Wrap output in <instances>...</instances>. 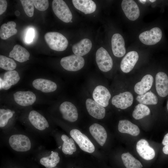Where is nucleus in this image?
<instances>
[{"instance_id":"12","label":"nucleus","mask_w":168,"mask_h":168,"mask_svg":"<svg viewBox=\"0 0 168 168\" xmlns=\"http://www.w3.org/2000/svg\"><path fill=\"white\" fill-rule=\"evenodd\" d=\"M15 101L18 105L23 106L31 105L36 100L35 95L30 91H19L13 94Z\"/></svg>"},{"instance_id":"16","label":"nucleus","mask_w":168,"mask_h":168,"mask_svg":"<svg viewBox=\"0 0 168 168\" xmlns=\"http://www.w3.org/2000/svg\"><path fill=\"white\" fill-rule=\"evenodd\" d=\"M20 79L18 72L15 70L6 72L4 74L3 78H0V89H9L12 85L17 84Z\"/></svg>"},{"instance_id":"4","label":"nucleus","mask_w":168,"mask_h":168,"mask_svg":"<svg viewBox=\"0 0 168 168\" xmlns=\"http://www.w3.org/2000/svg\"><path fill=\"white\" fill-rule=\"evenodd\" d=\"M70 134L82 150L89 153L94 151L95 147L93 144L86 136L79 130L73 129L70 131Z\"/></svg>"},{"instance_id":"40","label":"nucleus","mask_w":168,"mask_h":168,"mask_svg":"<svg viewBox=\"0 0 168 168\" xmlns=\"http://www.w3.org/2000/svg\"><path fill=\"white\" fill-rule=\"evenodd\" d=\"M15 14L16 16H18L20 15V12L19 11H16L15 12Z\"/></svg>"},{"instance_id":"36","label":"nucleus","mask_w":168,"mask_h":168,"mask_svg":"<svg viewBox=\"0 0 168 168\" xmlns=\"http://www.w3.org/2000/svg\"><path fill=\"white\" fill-rule=\"evenodd\" d=\"M33 1L35 7L39 11H44L48 7L49 1L47 0H34Z\"/></svg>"},{"instance_id":"6","label":"nucleus","mask_w":168,"mask_h":168,"mask_svg":"<svg viewBox=\"0 0 168 168\" xmlns=\"http://www.w3.org/2000/svg\"><path fill=\"white\" fill-rule=\"evenodd\" d=\"M96 61L100 70L107 72L110 70L113 65L112 59L108 52L102 47L98 49L96 53Z\"/></svg>"},{"instance_id":"25","label":"nucleus","mask_w":168,"mask_h":168,"mask_svg":"<svg viewBox=\"0 0 168 168\" xmlns=\"http://www.w3.org/2000/svg\"><path fill=\"white\" fill-rule=\"evenodd\" d=\"M118 129L120 133H128L134 136H138L140 133L138 127L126 119L119 121Z\"/></svg>"},{"instance_id":"41","label":"nucleus","mask_w":168,"mask_h":168,"mask_svg":"<svg viewBox=\"0 0 168 168\" xmlns=\"http://www.w3.org/2000/svg\"><path fill=\"white\" fill-rule=\"evenodd\" d=\"M146 0H139V1H140L142 3V4H144L146 2Z\"/></svg>"},{"instance_id":"29","label":"nucleus","mask_w":168,"mask_h":168,"mask_svg":"<svg viewBox=\"0 0 168 168\" xmlns=\"http://www.w3.org/2000/svg\"><path fill=\"white\" fill-rule=\"evenodd\" d=\"M63 141L62 151L65 154L71 155L76 151L77 148L73 139L65 134H63L61 137Z\"/></svg>"},{"instance_id":"24","label":"nucleus","mask_w":168,"mask_h":168,"mask_svg":"<svg viewBox=\"0 0 168 168\" xmlns=\"http://www.w3.org/2000/svg\"><path fill=\"white\" fill-rule=\"evenodd\" d=\"M72 2L76 9L85 14L92 13L96 9V3L91 0H72Z\"/></svg>"},{"instance_id":"43","label":"nucleus","mask_w":168,"mask_h":168,"mask_svg":"<svg viewBox=\"0 0 168 168\" xmlns=\"http://www.w3.org/2000/svg\"><path fill=\"white\" fill-rule=\"evenodd\" d=\"M167 109L168 111V100L167 103Z\"/></svg>"},{"instance_id":"18","label":"nucleus","mask_w":168,"mask_h":168,"mask_svg":"<svg viewBox=\"0 0 168 168\" xmlns=\"http://www.w3.org/2000/svg\"><path fill=\"white\" fill-rule=\"evenodd\" d=\"M112 50L114 55L117 57L124 56L126 53L125 43L122 36L119 34H114L111 39Z\"/></svg>"},{"instance_id":"9","label":"nucleus","mask_w":168,"mask_h":168,"mask_svg":"<svg viewBox=\"0 0 168 168\" xmlns=\"http://www.w3.org/2000/svg\"><path fill=\"white\" fill-rule=\"evenodd\" d=\"M121 5L124 13L129 20L134 21L138 18L140 15L139 9L134 1L123 0Z\"/></svg>"},{"instance_id":"2","label":"nucleus","mask_w":168,"mask_h":168,"mask_svg":"<svg viewBox=\"0 0 168 168\" xmlns=\"http://www.w3.org/2000/svg\"><path fill=\"white\" fill-rule=\"evenodd\" d=\"M53 10L56 16L65 23L70 22L72 13L65 2L62 0H54L52 2Z\"/></svg>"},{"instance_id":"27","label":"nucleus","mask_w":168,"mask_h":168,"mask_svg":"<svg viewBox=\"0 0 168 168\" xmlns=\"http://www.w3.org/2000/svg\"><path fill=\"white\" fill-rule=\"evenodd\" d=\"M16 24L13 21H10L7 23L3 24L0 27V37L1 39L6 40L16 34L17 32L15 28Z\"/></svg>"},{"instance_id":"30","label":"nucleus","mask_w":168,"mask_h":168,"mask_svg":"<svg viewBox=\"0 0 168 168\" xmlns=\"http://www.w3.org/2000/svg\"><path fill=\"white\" fill-rule=\"evenodd\" d=\"M60 157L56 152H53L48 156L43 157L40 160V163L46 168H52L59 162Z\"/></svg>"},{"instance_id":"23","label":"nucleus","mask_w":168,"mask_h":168,"mask_svg":"<svg viewBox=\"0 0 168 168\" xmlns=\"http://www.w3.org/2000/svg\"><path fill=\"white\" fill-rule=\"evenodd\" d=\"M92 46L91 41L85 38L74 44L72 47V50L75 55L82 56L88 53Z\"/></svg>"},{"instance_id":"39","label":"nucleus","mask_w":168,"mask_h":168,"mask_svg":"<svg viewBox=\"0 0 168 168\" xmlns=\"http://www.w3.org/2000/svg\"><path fill=\"white\" fill-rule=\"evenodd\" d=\"M7 2L5 0H0V15L2 14L6 10Z\"/></svg>"},{"instance_id":"38","label":"nucleus","mask_w":168,"mask_h":168,"mask_svg":"<svg viewBox=\"0 0 168 168\" xmlns=\"http://www.w3.org/2000/svg\"><path fill=\"white\" fill-rule=\"evenodd\" d=\"M162 143L164 146L162 149L163 152L168 155V133L165 135Z\"/></svg>"},{"instance_id":"37","label":"nucleus","mask_w":168,"mask_h":168,"mask_svg":"<svg viewBox=\"0 0 168 168\" xmlns=\"http://www.w3.org/2000/svg\"><path fill=\"white\" fill-rule=\"evenodd\" d=\"M34 36V30L32 28H30L27 32L26 37V41L28 43L31 42Z\"/></svg>"},{"instance_id":"1","label":"nucleus","mask_w":168,"mask_h":168,"mask_svg":"<svg viewBox=\"0 0 168 168\" xmlns=\"http://www.w3.org/2000/svg\"><path fill=\"white\" fill-rule=\"evenodd\" d=\"M45 40L51 49L58 51L65 50L68 45L67 38L62 34L56 32H49L44 35Z\"/></svg>"},{"instance_id":"44","label":"nucleus","mask_w":168,"mask_h":168,"mask_svg":"<svg viewBox=\"0 0 168 168\" xmlns=\"http://www.w3.org/2000/svg\"></svg>"},{"instance_id":"28","label":"nucleus","mask_w":168,"mask_h":168,"mask_svg":"<svg viewBox=\"0 0 168 168\" xmlns=\"http://www.w3.org/2000/svg\"><path fill=\"white\" fill-rule=\"evenodd\" d=\"M122 160L126 168H142V165L138 160L129 152L124 153L121 155Z\"/></svg>"},{"instance_id":"15","label":"nucleus","mask_w":168,"mask_h":168,"mask_svg":"<svg viewBox=\"0 0 168 168\" xmlns=\"http://www.w3.org/2000/svg\"><path fill=\"white\" fill-rule=\"evenodd\" d=\"M87 111L91 116L98 119H101L105 116V109L93 100L88 98L86 101Z\"/></svg>"},{"instance_id":"7","label":"nucleus","mask_w":168,"mask_h":168,"mask_svg":"<svg viewBox=\"0 0 168 168\" xmlns=\"http://www.w3.org/2000/svg\"><path fill=\"white\" fill-rule=\"evenodd\" d=\"M162 33L160 28L154 27L150 30L144 31L140 34L139 38L143 44L152 45L158 43L161 40Z\"/></svg>"},{"instance_id":"35","label":"nucleus","mask_w":168,"mask_h":168,"mask_svg":"<svg viewBox=\"0 0 168 168\" xmlns=\"http://www.w3.org/2000/svg\"><path fill=\"white\" fill-rule=\"evenodd\" d=\"M20 1L26 15L30 17L34 15V4L33 0H21Z\"/></svg>"},{"instance_id":"42","label":"nucleus","mask_w":168,"mask_h":168,"mask_svg":"<svg viewBox=\"0 0 168 168\" xmlns=\"http://www.w3.org/2000/svg\"><path fill=\"white\" fill-rule=\"evenodd\" d=\"M149 1H150L151 2H155L156 1V0H149Z\"/></svg>"},{"instance_id":"13","label":"nucleus","mask_w":168,"mask_h":168,"mask_svg":"<svg viewBox=\"0 0 168 168\" xmlns=\"http://www.w3.org/2000/svg\"><path fill=\"white\" fill-rule=\"evenodd\" d=\"M136 148L139 156L145 160H151L155 157V153L154 149L145 139L139 140L137 143Z\"/></svg>"},{"instance_id":"17","label":"nucleus","mask_w":168,"mask_h":168,"mask_svg":"<svg viewBox=\"0 0 168 168\" xmlns=\"http://www.w3.org/2000/svg\"><path fill=\"white\" fill-rule=\"evenodd\" d=\"M138 57V54L135 51H131L127 53L120 63L121 70L126 73L131 71L137 63Z\"/></svg>"},{"instance_id":"5","label":"nucleus","mask_w":168,"mask_h":168,"mask_svg":"<svg viewBox=\"0 0 168 168\" xmlns=\"http://www.w3.org/2000/svg\"><path fill=\"white\" fill-rule=\"evenodd\" d=\"M60 63L65 69L70 71H76L83 67L85 61L82 57L73 54L62 58Z\"/></svg>"},{"instance_id":"26","label":"nucleus","mask_w":168,"mask_h":168,"mask_svg":"<svg viewBox=\"0 0 168 168\" xmlns=\"http://www.w3.org/2000/svg\"><path fill=\"white\" fill-rule=\"evenodd\" d=\"M30 56L29 52L25 48L19 44L14 46L9 55V57L20 63L28 60Z\"/></svg>"},{"instance_id":"19","label":"nucleus","mask_w":168,"mask_h":168,"mask_svg":"<svg viewBox=\"0 0 168 168\" xmlns=\"http://www.w3.org/2000/svg\"><path fill=\"white\" fill-rule=\"evenodd\" d=\"M89 131L94 138L101 146L105 143L107 138V134L105 128L100 125L95 123L89 128Z\"/></svg>"},{"instance_id":"34","label":"nucleus","mask_w":168,"mask_h":168,"mask_svg":"<svg viewBox=\"0 0 168 168\" xmlns=\"http://www.w3.org/2000/svg\"><path fill=\"white\" fill-rule=\"evenodd\" d=\"M14 111L7 109H0V127H5L7 124L9 119L13 116Z\"/></svg>"},{"instance_id":"21","label":"nucleus","mask_w":168,"mask_h":168,"mask_svg":"<svg viewBox=\"0 0 168 168\" xmlns=\"http://www.w3.org/2000/svg\"><path fill=\"white\" fill-rule=\"evenodd\" d=\"M32 85L36 89L45 93L53 92L57 88L55 83L49 80L43 78L35 79L33 82Z\"/></svg>"},{"instance_id":"20","label":"nucleus","mask_w":168,"mask_h":168,"mask_svg":"<svg viewBox=\"0 0 168 168\" xmlns=\"http://www.w3.org/2000/svg\"><path fill=\"white\" fill-rule=\"evenodd\" d=\"M28 119L31 124L39 130H44L49 127L46 119L37 111H31L29 114Z\"/></svg>"},{"instance_id":"14","label":"nucleus","mask_w":168,"mask_h":168,"mask_svg":"<svg viewBox=\"0 0 168 168\" xmlns=\"http://www.w3.org/2000/svg\"><path fill=\"white\" fill-rule=\"evenodd\" d=\"M156 88L158 95L165 97L168 94V77L165 73L158 72L155 77Z\"/></svg>"},{"instance_id":"22","label":"nucleus","mask_w":168,"mask_h":168,"mask_svg":"<svg viewBox=\"0 0 168 168\" xmlns=\"http://www.w3.org/2000/svg\"><path fill=\"white\" fill-rule=\"evenodd\" d=\"M153 81V78L151 75L149 74L145 75L140 82L135 85L134 91L139 95L146 93L151 88Z\"/></svg>"},{"instance_id":"8","label":"nucleus","mask_w":168,"mask_h":168,"mask_svg":"<svg viewBox=\"0 0 168 168\" xmlns=\"http://www.w3.org/2000/svg\"><path fill=\"white\" fill-rule=\"evenodd\" d=\"M59 110L63 119L69 122L76 121L78 117L77 108L72 103L65 101L60 105Z\"/></svg>"},{"instance_id":"32","label":"nucleus","mask_w":168,"mask_h":168,"mask_svg":"<svg viewBox=\"0 0 168 168\" xmlns=\"http://www.w3.org/2000/svg\"><path fill=\"white\" fill-rule=\"evenodd\" d=\"M150 113L149 108L142 104H139L137 105L132 113L133 118L136 119H142L149 115Z\"/></svg>"},{"instance_id":"11","label":"nucleus","mask_w":168,"mask_h":168,"mask_svg":"<svg viewBox=\"0 0 168 168\" xmlns=\"http://www.w3.org/2000/svg\"><path fill=\"white\" fill-rule=\"evenodd\" d=\"M94 100L104 107L107 106L111 98V94L108 89L104 86H97L93 92Z\"/></svg>"},{"instance_id":"31","label":"nucleus","mask_w":168,"mask_h":168,"mask_svg":"<svg viewBox=\"0 0 168 168\" xmlns=\"http://www.w3.org/2000/svg\"><path fill=\"white\" fill-rule=\"evenodd\" d=\"M136 99L139 103L144 105H155L158 102L157 96L151 91L138 95Z\"/></svg>"},{"instance_id":"3","label":"nucleus","mask_w":168,"mask_h":168,"mask_svg":"<svg viewBox=\"0 0 168 168\" xmlns=\"http://www.w3.org/2000/svg\"><path fill=\"white\" fill-rule=\"evenodd\" d=\"M9 143L11 148L17 152H26L31 148L30 140L26 136L17 134L12 135L9 139Z\"/></svg>"},{"instance_id":"10","label":"nucleus","mask_w":168,"mask_h":168,"mask_svg":"<svg viewBox=\"0 0 168 168\" xmlns=\"http://www.w3.org/2000/svg\"><path fill=\"white\" fill-rule=\"evenodd\" d=\"M133 100L132 94L129 91H125L114 96L111 102L116 107L125 109L132 105Z\"/></svg>"},{"instance_id":"33","label":"nucleus","mask_w":168,"mask_h":168,"mask_svg":"<svg viewBox=\"0 0 168 168\" xmlns=\"http://www.w3.org/2000/svg\"><path fill=\"white\" fill-rule=\"evenodd\" d=\"M16 64L12 59L2 55H0V67L7 71H13L16 68Z\"/></svg>"}]
</instances>
